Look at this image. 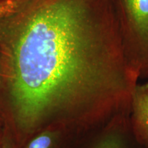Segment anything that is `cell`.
Returning <instances> with one entry per match:
<instances>
[{
    "mask_svg": "<svg viewBox=\"0 0 148 148\" xmlns=\"http://www.w3.org/2000/svg\"><path fill=\"white\" fill-rule=\"evenodd\" d=\"M0 57L16 147L48 126L80 137L129 112L139 78L112 0H0Z\"/></svg>",
    "mask_w": 148,
    "mask_h": 148,
    "instance_id": "cell-1",
    "label": "cell"
},
{
    "mask_svg": "<svg viewBox=\"0 0 148 148\" xmlns=\"http://www.w3.org/2000/svg\"><path fill=\"white\" fill-rule=\"evenodd\" d=\"M125 57L138 77L148 78V0H112Z\"/></svg>",
    "mask_w": 148,
    "mask_h": 148,
    "instance_id": "cell-2",
    "label": "cell"
},
{
    "mask_svg": "<svg viewBox=\"0 0 148 148\" xmlns=\"http://www.w3.org/2000/svg\"><path fill=\"white\" fill-rule=\"evenodd\" d=\"M86 134L89 138L84 148H143L133 134L130 112L114 116Z\"/></svg>",
    "mask_w": 148,
    "mask_h": 148,
    "instance_id": "cell-3",
    "label": "cell"
},
{
    "mask_svg": "<svg viewBox=\"0 0 148 148\" xmlns=\"http://www.w3.org/2000/svg\"><path fill=\"white\" fill-rule=\"evenodd\" d=\"M130 123L138 143L143 148H148V83L135 86L131 99Z\"/></svg>",
    "mask_w": 148,
    "mask_h": 148,
    "instance_id": "cell-4",
    "label": "cell"
},
{
    "mask_svg": "<svg viewBox=\"0 0 148 148\" xmlns=\"http://www.w3.org/2000/svg\"><path fill=\"white\" fill-rule=\"evenodd\" d=\"M78 139L69 130L51 125L35 133L18 148H71Z\"/></svg>",
    "mask_w": 148,
    "mask_h": 148,
    "instance_id": "cell-5",
    "label": "cell"
},
{
    "mask_svg": "<svg viewBox=\"0 0 148 148\" xmlns=\"http://www.w3.org/2000/svg\"><path fill=\"white\" fill-rule=\"evenodd\" d=\"M0 148H16L14 140L10 128L5 123V132L2 144Z\"/></svg>",
    "mask_w": 148,
    "mask_h": 148,
    "instance_id": "cell-6",
    "label": "cell"
},
{
    "mask_svg": "<svg viewBox=\"0 0 148 148\" xmlns=\"http://www.w3.org/2000/svg\"><path fill=\"white\" fill-rule=\"evenodd\" d=\"M5 132V122H1L0 123V147L2 144L3 136H4Z\"/></svg>",
    "mask_w": 148,
    "mask_h": 148,
    "instance_id": "cell-7",
    "label": "cell"
},
{
    "mask_svg": "<svg viewBox=\"0 0 148 148\" xmlns=\"http://www.w3.org/2000/svg\"><path fill=\"white\" fill-rule=\"evenodd\" d=\"M1 122H5V120H4V117H3L2 110H1V106H0V123H1Z\"/></svg>",
    "mask_w": 148,
    "mask_h": 148,
    "instance_id": "cell-8",
    "label": "cell"
},
{
    "mask_svg": "<svg viewBox=\"0 0 148 148\" xmlns=\"http://www.w3.org/2000/svg\"><path fill=\"white\" fill-rule=\"evenodd\" d=\"M1 86V57H0V91Z\"/></svg>",
    "mask_w": 148,
    "mask_h": 148,
    "instance_id": "cell-9",
    "label": "cell"
}]
</instances>
